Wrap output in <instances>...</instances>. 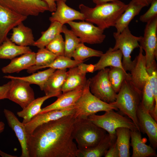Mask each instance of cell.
Instances as JSON below:
<instances>
[{"mask_svg":"<svg viewBox=\"0 0 157 157\" xmlns=\"http://www.w3.org/2000/svg\"><path fill=\"white\" fill-rule=\"evenodd\" d=\"M150 5L147 12L140 17V20L142 22L147 23L157 17V0H153Z\"/></svg>","mask_w":157,"mask_h":157,"instance_id":"cell-41","label":"cell"},{"mask_svg":"<svg viewBox=\"0 0 157 157\" xmlns=\"http://www.w3.org/2000/svg\"><path fill=\"white\" fill-rule=\"evenodd\" d=\"M89 83L88 79L81 95L73 106L75 118H87L99 112L118 110L114 105L104 102L93 94L90 90Z\"/></svg>","mask_w":157,"mask_h":157,"instance_id":"cell-5","label":"cell"},{"mask_svg":"<svg viewBox=\"0 0 157 157\" xmlns=\"http://www.w3.org/2000/svg\"><path fill=\"white\" fill-rule=\"evenodd\" d=\"M144 7L131 0L127 4L124 11L117 21L115 26L117 33L121 32L124 29L128 27L132 20L138 15Z\"/></svg>","mask_w":157,"mask_h":157,"instance_id":"cell-27","label":"cell"},{"mask_svg":"<svg viewBox=\"0 0 157 157\" xmlns=\"http://www.w3.org/2000/svg\"><path fill=\"white\" fill-rule=\"evenodd\" d=\"M140 132L138 130H130L132 157H147L156 156V150L147 145L143 141Z\"/></svg>","mask_w":157,"mask_h":157,"instance_id":"cell-24","label":"cell"},{"mask_svg":"<svg viewBox=\"0 0 157 157\" xmlns=\"http://www.w3.org/2000/svg\"><path fill=\"white\" fill-rule=\"evenodd\" d=\"M47 4L48 11L52 12L55 11L56 8V2L58 0H42Z\"/></svg>","mask_w":157,"mask_h":157,"instance_id":"cell-45","label":"cell"},{"mask_svg":"<svg viewBox=\"0 0 157 157\" xmlns=\"http://www.w3.org/2000/svg\"><path fill=\"white\" fill-rule=\"evenodd\" d=\"M35 53L31 51L14 58L8 65L1 68L2 72L5 74L17 73L23 70L27 69L34 65Z\"/></svg>","mask_w":157,"mask_h":157,"instance_id":"cell-20","label":"cell"},{"mask_svg":"<svg viewBox=\"0 0 157 157\" xmlns=\"http://www.w3.org/2000/svg\"><path fill=\"white\" fill-rule=\"evenodd\" d=\"M85 86L62 93L54 102L41 108L39 113L53 110L74 108V106L81 95Z\"/></svg>","mask_w":157,"mask_h":157,"instance_id":"cell-19","label":"cell"},{"mask_svg":"<svg viewBox=\"0 0 157 157\" xmlns=\"http://www.w3.org/2000/svg\"><path fill=\"white\" fill-rule=\"evenodd\" d=\"M157 67L156 60L146 70L149 75L148 80L151 87L155 101V107L152 117L157 121Z\"/></svg>","mask_w":157,"mask_h":157,"instance_id":"cell-37","label":"cell"},{"mask_svg":"<svg viewBox=\"0 0 157 157\" xmlns=\"http://www.w3.org/2000/svg\"><path fill=\"white\" fill-rule=\"evenodd\" d=\"M63 25L58 22H51L48 28L41 32V36L35 41L33 46L39 49L45 47L57 35L62 33Z\"/></svg>","mask_w":157,"mask_h":157,"instance_id":"cell-31","label":"cell"},{"mask_svg":"<svg viewBox=\"0 0 157 157\" xmlns=\"http://www.w3.org/2000/svg\"><path fill=\"white\" fill-rule=\"evenodd\" d=\"M3 113L9 126L14 132L21 148V157H29L28 145V135L24 124L21 122L13 112L5 109Z\"/></svg>","mask_w":157,"mask_h":157,"instance_id":"cell-15","label":"cell"},{"mask_svg":"<svg viewBox=\"0 0 157 157\" xmlns=\"http://www.w3.org/2000/svg\"><path fill=\"white\" fill-rule=\"evenodd\" d=\"M53 97L55 96L53 95H45L35 99L26 107L17 112V115L19 117L23 119L22 122L26 124L40 113L41 106L46 100Z\"/></svg>","mask_w":157,"mask_h":157,"instance_id":"cell-29","label":"cell"},{"mask_svg":"<svg viewBox=\"0 0 157 157\" xmlns=\"http://www.w3.org/2000/svg\"><path fill=\"white\" fill-rule=\"evenodd\" d=\"M27 17L0 4V45L7 38L10 31L23 22Z\"/></svg>","mask_w":157,"mask_h":157,"instance_id":"cell-14","label":"cell"},{"mask_svg":"<svg viewBox=\"0 0 157 157\" xmlns=\"http://www.w3.org/2000/svg\"><path fill=\"white\" fill-rule=\"evenodd\" d=\"M3 77L11 80L8 99L19 105L22 109L35 99L33 90L29 83L10 75Z\"/></svg>","mask_w":157,"mask_h":157,"instance_id":"cell-9","label":"cell"},{"mask_svg":"<svg viewBox=\"0 0 157 157\" xmlns=\"http://www.w3.org/2000/svg\"><path fill=\"white\" fill-rule=\"evenodd\" d=\"M63 1H64L65 2H66L67 0H63Z\"/></svg>","mask_w":157,"mask_h":157,"instance_id":"cell-50","label":"cell"},{"mask_svg":"<svg viewBox=\"0 0 157 157\" xmlns=\"http://www.w3.org/2000/svg\"><path fill=\"white\" fill-rule=\"evenodd\" d=\"M83 62L78 61L64 55L57 56L56 59L45 68H51L56 70L67 69L77 66Z\"/></svg>","mask_w":157,"mask_h":157,"instance_id":"cell-39","label":"cell"},{"mask_svg":"<svg viewBox=\"0 0 157 157\" xmlns=\"http://www.w3.org/2000/svg\"><path fill=\"white\" fill-rule=\"evenodd\" d=\"M93 2L96 5L99 4L103 3L112 2L117 0H92Z\"/></svg>","mask_w":157,"mask_h":157,"instance_id":"cell-47","label":"cell"},{"mask_svg":"<svg viewBox=\"0 0 157 157\" xmlns=\"http://www.w3.org/2000/svg\"><path fill=\"white\" fill-rule=\"evenodd\" d=\"M55 70V69L49 68L47 69L34 73L28 76L15 77L27 82L30 84L37 85L39 86L40 90L43 91L48 79Z\"/></svg>","mask_w":157,"mask_h":157,"instance_id":"cell-34","label":"cell"},{"mask_svg":"<svg viewBox=\"0 0 157 157\" xmlns=\"http://www.w3.org/2000/svg\"><path fill=\"white\" fill-rule=\"evenodd\" d=\"M109 68L101 69L89 80V87L91 93L105 102L110 104L115 100L117 93L112 87L108 73Z\"/></svg>","mask_w":157,"mask_h":157,"instance_id":"cell-8","label":"cell"},{"mask_svg":"<svg viewBox=\"0 0 157 157\" xmlns=\"http://www.w3.org/2000/svg\"><path fill=\"white\" fill-rule=\"evenodd\" d=\"M115 134H106L104 138L95 146L87 149L79 150L78 157H101L116 141Z\"/></svg>","mask_w":157,"mask_h":157,"instance_id":"cell-25","label":"cell"},{"mask_svg":"<svg viewBox=\"0 0 157 157\" xmlns=\"http://www.w3.org/2000/svg\"><path fill=\"white\" fill-rule=\"evenodd\" d=\"M113 36L115 44L113 49L119 50L122 54V66L126 72L130 71L133 65L131 59V54L133 50L140 47L139 41L142 36L137 37L133 35L129 26L119 33L114 32Z\"/></svg>","mask_w":157,"mask_h":157,"instance_id":"cell-6","label":"cell"},{"mask_svg":"<svg viewBox=\"0 0 157 157\" xmlns=\"http://www.w3.org/2000/svg\"><path fill=\"white\" fill-rule=\"evenodd\" d=\"M67 24L79 38L81 42L90 44H101L106 37L104 33V30L92 23L82 21H71Z\"/></svg>","mask_w":157,"mask_h":157,"instance_id":"cell-10","label":"cell"},{"mask_svg":"<svg viewBox=\"0 0 157 157\" xmlns=\"http://www.w3.org/2000/svg\"><path fill=\"white\" fill-rule=\"evenodd\" d=\"M130 130L126 127H120L116 130V142L119 157H130Z\"/></svg>","mask_w":157,"mask_h":157,"instance_id":"cell-30","label":"cell"},{"mask_svg":"<svg viewBox=\"0 0 157 157\" xmlns=\"http://www.w3.org/2000/svg\"><path fill=\"white\" fill-rule=\"evenodd\" d=\"M101 51L95 50L85 46L80 42L76 47L72 56L74 60L83 62L85 59L92 57H100L103 54Z\"/></svg>","mask_w":157,"mask_h":157,"instance_id":"cell-36","label":"cell"},{"mask_svg":"<svg viewBox=\"0 0 157 157\" xmlns=\"http://www.w3.org/2000/svg\"><path fill=\"white\" fill-rule=\"evenodd\" d=\"M77 66L82 72L85 73L94 72V65L86 64L82 62L79 63Z\"/></svg>","mask_w":157,"mask_h":157,"instance_id":"cell-44","label":"cell"},{"mask_svg":"<svg viewBox=\"0 0 157 157\" xmlns=\"http://www.w3.org/2000/svg\"><path fill=\"white\" fill-rule=\"evenodd\" d=\"M67 71V69H56L50 76L43 89L45 95H53L58 97L62 93V89Z\"/></svg>","mask_w":157,"mask_h":157,"instance_id":"cell-22","label":"cell"},{"mask_svg":"<svg viewBox=\"0 0 157 157\" xmlns=\"http://www.w3.org/2000/svg\"><path fill=\"white\" fill-rule=\"evenodd\" d=\"M108 76L111 85L115 92L117 93L119 90L124 80L131 76L124 69L119 67H110Z\"/></svg>","mask_w":157,"mask_h":157,"instance_id":"cell-35","label":"cell"},{"mask_svg":"<svg viewBox=\"0 0 157 157\" xmlns=\"http://www.w3.org/2000/svg\"><path fill=\"white\" fill-rule=\"evenodd\" d=\"M139 44L145 51L146 68H148L157 58V17L147 23Z\"/></svg>","mask_w":157,"mask_h":157,"instance_id":"cell-11","label":"cell"},{"mask_svg":"<svg viewBox=\"0 0 157 157\" xmlns=\"http://www.w3.org/2000/svg\"><path fill=\"white\" fill-rule=\"evenodd\" d=\"M0 155L2 157H17L16 156L12 155L6 153L0 150Z\"/></svg>","mask_w":157,"mask_h":157,"instance_id":"cell-48","label":"cell"},{"mask_svg":"<svg viewBox=\"0 0 157 157\" xmlns=\"http://www.w3.org/2000/svg\"><path fill=\"white\" fill-rule=\"evenodd\" d=\"M139 48L138 54L133 60V65L130 74L133 84L142 91L149 76L146 70L145 57L143 54V50L141 47Z\"/></svg>","mask_w":157,"mask_h":157,"instance_id":"cell-18","label":"cell"},{"mask_svg":"<svg viewBox=\"0 0 157 157\" xmlns=\"http://www.w3.org/2000/svg\"><path fill=\"white\" fill-rule=\"evenodd\" d=\"M0 4L26 17L36 16L49 10L47 4L42 0H0Z\"/></svg>","mask_w":157,"mask_h":157,"instance_id":"cell-12","label":"cell"},{"mask_svg":"<svg viewBox=\"0 0 157 157\" xmlns=\"http://www.w3.org/2000/svg\"><path fill=\"white\" fill-rule=\"evenodd\" d=\"M45 48L57 56L64 55V40L61 34L57 35Z\"/></svg>","mask_w":157,"mask_h":157,"instance_id":"cell-40","label":"cell"},{"mask_svg":"<svg viewBox=\"0 0 157 157\" xmlns=\"http://www.w3.org/2000/svg\"><path fill=\"white\" fill-rule=\"evenodd\" d=\"M72 133L79 150L95 146L106 134L105 130L94 124L88 118H75Z\"/></svg>","mask_w":157,"mask_h":157,"instance_id":"cell-4","label":"cell"},{"mask_svg":"<svg viewBox=\"0 0 157 157\" xmlns=\"http://www.w3.org/2000/svg\"><path fill=\"white\" fill-rule=\"evenodd\" d=\"M62 33L65 36L64 56L71 58L81 42L72 31L69 29L65 25L63 26Z\"/></svg>","mask_w":157,"mask_h":157,"instance_id":"cell-33","label":"cell"},{"mask_svg":"<svg viewBox=\"0 0 157 157\" xmlns=\"http://www.w3.org/2000/svg\"><path fill=\"white\" fill-rule=\"evenodd\" d=\"M141 104L152 116L154 109L155 101L148 80L146 83L142 90Z\"/></svg>","mask_w":157,"mask_h":157,"instance_id":"cell-38","label":"cell"},{"mask_svg":"<svg viewBox=\"0 0 157 157\" xmlns=\"http://www.w3.org/2000/svg\"><path fill=\"white\" fill-rule=\"evenodd\" d=\"M127 6L122 1H117L96 5L90 8L81 4L79 8L86 22L95 24L104 30L115 26Z\"/></svg>","mask_w":157,"mask_h":157,"instance_id":"cell-2","label":"cell"},{"mask_svg":"<svg viewBox=\"0 0 157 157\" xmlns=\"http://www.w3.org/2000/svg\"><path fill=\"white\" fill-rule=\"evenodd\" d=\"M142 98V91L134 85L130 76L124 80L115 101L110 103L131 119L140 132L137 111Z\"/></svg>","mask_w":157,"mask_h":157,"instance_id":"cell-3","label":"cell"},{"mask_svg":"<svg viewBox=\"0 0 157 157\" xmlns=\"http://www.w3.org/2000/svg\"><path fill=\"white\" fill-rule=\"evenodd\" d=\"M136 3L141 5L144 7L148 6L150 5L153 0H131Z\"/></svg>","mask_w":157,"mask_h":157,"instance_id":"cell-46","label":"cell"},{"mask_svg":"<svg viewBox=\"0 0 157 157\" xmlns=\"http://www.w3.org/2000/svg\"><path fill=\"white\" fill-rule=\"evenodd\" d=\"M140 131L147 134L152 147H157V123L150 114L142 106L141 103L137 111Z\"/></svg>","mask_w":157,"mask_h":157,"instance_id":"cell-13","label":"cell"},{"mask_svg":"<svg viewBox=\"0 0 157 157\" xmlns=\"http://www.w3.org/2000/svg\"><path fill=\"white\" fill-rule=\"evenodd\" d=\"M74 115L36 127L28 136L29 157H78L79 150L72 133Z\"/></svg>","mask_w":157,"mask_h":157,"instance_id":"cell-1","label":"cell"},{"mask_svg":"<svg viewBox=\"0 0 157 157\" xmlns=\"http://www.w3.org/2000/svg\"><path fill=\"white\" fill-rule=\"evenodd\" d=\"M31 51L29 47L17 45L7 37L0 45V59L11 60L19 56Z\"/></svg>","mask_w":157,"mask_h":157,"instance_id":"cell-28","label":"cell"},{"mask_svg":"<svg viewBox=\"0 0 157 157\" xmlns=\"http://www.w3.org/2000/svg\"><path fill=\"white\" fill-rule=\"evenodd\" d=\"M10 40L18 45L33 46L35 42L32 29L21 23L12 29Z\"/></svg>","mask_w":157,"mask_h":157,"instance_id":"cell-26","label":"cell"},{"mask_svg":"<svg viewBox=\"0 0 157 157\" xmlns=\"http://www.w3.org/2000/svg\"><path fill=\"white\" fill-rule=\"evenodd\" d=\"M56 8L49 18L50 22H58L62 25L74 20H85L83 14L68 6L63 0L56 2Z\"/></svg>","mask_w":157,"mask_h":157,"instance_id":"cell-17","label":"cell"},{"mask_svg":"<svg viewBox=\"0 0 157 157\" xmlns=\"http://www.w3.org/2000/svg\"><path fill=\"white\" fill-rule=\"evenodd\" d=\"M104 156L105 157H119V152L116 141L110 147Z\"/></svg>","mask_w":157,"mask_h":157,"instance_id":"cell-43","label":"cell"},{"mask_svg":"<svg viewBox=\"0 0 157 157\" xmlns=\"http://www.w3.org/2000/svg\"><path fill=\"white\" fill-rule=\"evenodd\" d=\"M5 127L4 123L2 122H0V134L4 131Z\"/></svg>","mask_w":157,"mask_h":157,"instance_id":"cell-49","label":"cell"},{"mask_svg":"<svg viewBox=\"0 0 157 157\" xmlns=\"http://www.w3.org/2000/svg\"><path fill=\"white\" fill-rule=\"evenodd\" d=\"M74 108L63 110H55L40 113L33 117L27 123L24 124L26 133L31 134L38 126L50 121L58 119L64 116L74 114Z\"/></svg>","mask_w":157,"mask_h":157,"instance_id":"cell-16","label":"cell"},{"mask_svg":"<svg viewBox=\"0 0 157 157\" xmlns=\"http://www.w3.org/2000/svg\"><path fill=\"white\" fill-rule=\"evenodd\" d=\"M57 56L46 48H39L35 53V65L27 70V72L33 73L39 69L45 68L51 64Z\"/></svg>","mask_w":157,"mask_h":157,"instance_id":"cell-32","label":"cell"},{"mask_svg":"<svg viewBox=\"0 0 157 157\" xmlns=\"http://www.w3.org/2000/svg\"><path fill=\"white\" fill-rule=\"evenodd\" d=\"M114 110L106 111L102 115L92 114L89 116L88 118L109 134H115L116 129L120 127L127 128L132 131L138 130L131 119Z\"/></svg>","mask_w":157,"mask_h":157,"instance_id":"cell-7","label":"cell"},{"mask_svg":"<svg viewBox=\"0 0 157 157\" xmlns=\"http://www.w3.org/2000/svg\"><path fill=\"white\" fill-rule=\"evenodd\" d=\"M100 57L98 62L94 65V72L108 67H119L124 70L122 64V54L119 50H114L110 47Z\"/></svg>","mask_w":157,"mask_h":157,"instance_id":"cell-23","label":"cell"},{"mask_svg":"<svg viewBox=\"0 0 157 157\" xmlns=\"http://www.w3.org/2000/svg\"><path fill=\"white\" fill-rule=\"evenodd\" d=\"M86 74L80 70L77 66L69 68L67 71L66 77L62 89V93L85 86L87 80Z\"/></svg>","mask_w":157,"mask_h":157,"instance_id":"cell-21","label":"cell"},{"mask_svg":"<svg viewBox=\"0 0 157 157\" xmlns=\"http://www.w3.org/2000/svg\"><path fill=\"white\" fill-rule=\"evenodd\" d=\"M11 84L10 81L7 83L0 86V100L8 99Z\"/></svg>","mask_w":157,"mask_h":157,"instance_id":"cell-42","label":"cell"}]
</instances>
